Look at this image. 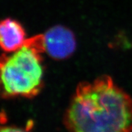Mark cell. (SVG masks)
Here are the masks:
<instances>
[{
	"label": "cell",
	"instance_id": "1",
	"mask_svg": "<svg viewBox=\"0 0 132 132\" xmlns=\"http://www.w3.org/2000/svg\"><path fill=\"white\" fill-rule=\"evenodd\" d=\"M64 121L69 132H132V98L109 76L80 82Z\"/></svg>",
	"mask_w": 132,
	"mask_h": 132
},
{
	"label": "cell",
	"instance_id": "2",
	"mask_svg": "<svg viewBox=\"0 0 132 132\" xmlns=\"http://www.w3.org/2000/svg\"><path fill=\"white\" fill-rule=\"evenodd\" d=\"M43 34L26 39L20 48L2 55L0 63L2 96L4 98L34 97L43 86Z\"/></svg>",
	"mask_w": 132,
	"mask_h": 132
},
{
	"label": "cell",
	"instance_id": "3",
	"mask_svg": "<svg viewBox=\"0 0 132 132\" xmlns=\"http://www.w3.org/2000/svg\"><path fill=\"white\" fill-rule=\"evenodd\" d=\"M45 52L51 59L65 60L74 53L76 39L74 32L64 26H53L43 34Z\"/></svg>",
	"mask_w": 132,
	"mask_h": 132
},
{
	"label": "cell",
	"instance_id": "4",
	"mask_svg": "<svg viewBox=\"0 0 132 132\" xmlns=\"http://www.w3.org/2000/svg\"><path fill=\"white\" fill-rule=\"evenodd\" d=\"M26 32L22 24L10 18L3 20L0 24V44L6 53H12L25 43Z\"/></svg>",
	"mask_w": 132,
	"mask_h": 132
},
{
	"label": "cell",
	"instance_id": "5",
	"mask_svg": "<svg viewBox=\"0 0 132 132\" xmlns=\"http://www.w3.org/2000/svg\"><path fill=\"white\" fill-rule=\"evenodd\" d=\"M1 132H26L21 129L13 127H5L1 129Z\"/></svg>",
	"mask_w": 132,
	"mask_h": 132
}]
</instances>
